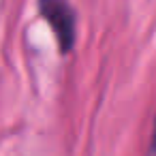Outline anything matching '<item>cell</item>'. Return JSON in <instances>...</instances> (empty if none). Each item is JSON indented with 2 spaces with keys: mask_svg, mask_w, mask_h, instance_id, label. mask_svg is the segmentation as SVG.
I'll use <instances>...</instances> for the list:
<instances>
[{
  "mask_svg": "<svg viewBox=\"0 0 156 156\" xmlns=\"http://www.w3.org/2000/svg\"><path fill=\"white\" fill-rule=\"evenodd\" d=\"M39 13L49 24L60 54H71L77 39V13L69 0H37Z\"/></svg>",
  "mask_w": 156,
  "mask_h": 156,
  "instance_id": "6da1fadb",
  "label": "cell"
}]
</instances>
